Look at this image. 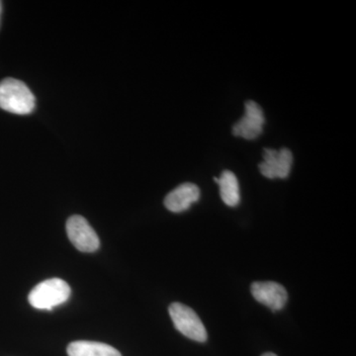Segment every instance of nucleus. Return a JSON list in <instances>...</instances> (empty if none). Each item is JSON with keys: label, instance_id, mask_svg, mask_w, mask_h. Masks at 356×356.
Here are the masks:
<instances>
[{"label": "nucleus", "instance_id": "obj_1", "mask_svg": "<svg viewBox=\"0 0 356 356\" xmlns=\"http://www.w3.org/2000/svg\"><path fill=\"white\" fill-rule=\"evenodd\" d=\"M36 99L23 81L6 79L0 81V108L17 115H28L34 111Z\"/></svg>", "mask_w": 356, "mask_h": 356}, {"label": "nucleus", "instance_id": "obj_2", "mask_svg": "<svg viewBox=\"0 0 356 356\" xmlns=\"http://www.w3.org/2000/svg\"><path fill=\"white\" fill-rule=\"evenodd\" d=\"M70 285L60 278H51L33 288L28 296L30 305L39 310H53L62 305L70 296Z\"/></svg>", "mask_w": 356, "mask_h": 356}, {"label": "nucleus", "instance_id": "obj_3", "mask_svg": "<svg viewBox=\"0 0 356 356\" xmlns=\"http://www.w3.org/2000/svg\"><path fill=\"white\" fill-rule=\"evenodd\" d=\"M168 312L175 329L184 336L198 343L207 341L208 334L202 321L191 308L181 303H172Z\"/></svg>", "mask_w": 356, "mask_h": 356}, {"label": "nucleus", "instance_id": "obj_4", "mask_svg": "<svg viewBox=\"0 0 356 356\" xmlns=\"http://www.w3.org/2000/svg\"><path fill=\"white\" fill-rule=\"evenodd\" d=\"M67 234L70 243L83 252H95L100 247V241L86 218L74 215L67 221Z\"/></svg>", "mask_w": 356, "mask_h": 356}, {"label": "nucleus", "instance_id": "obj_5", "mask_svg": "<svg viewBox=\"0 0 356 356\" xmlns=\"http://www.w3.org/2000/svg\"><path fill=\"white\" fill-rule=\"evenodd\" d=\"M245 110L243 118L234 125L233 134L243 139H257L262 133L266 123L264 111L257 102L252 100L245 103Z\"/></svg>", "mask_w": 356, "mask_h": 356}, {"label": "nucleus", "instance_id": "obj_6", "mask_svg": "<svg viewBox=\"0 0 356 356\" xmlns=\"http://www.w3.org/2000/svg\"><path fill=\"white\" fill-rule=\"evenodd\" d=\"M293 163L291 151L288 149H266L264 152V161L259 165V170L264 177L274 178H286L290 175Z\"/></svg>", "mask_w": 356, "mask_h": 356}, {"label": "nucleus", "instance_id": "obj_7", "mask_svg": "<svg viewBox=\"0 0 356 356\" xmlns=\"http://www.w3.org/2000/svg\"><path fill=\"white\" fill-rule=\"evenodd\" d=\"M250 291L257 302L273 311H280L286 305L287 291L280 283L273 281L254 282L250 287Z\"/></svg>", "mask_w": 356, "mask_h": 356}, {"label": "nucleus", "instance_id": "obj_8", "mask_svg": "<svg viewBox=\"0 0 356 356\" xmlns=\"http://www.w3.org/2000/svg\"><path fill=\"white\" fill-rule=\"evenodd\" d=\"M200 197V191L197 185L184 184L168 193L165 199L166 209L173 213L186 211L192 204L197 202Z\"/></svg>", "mask_w": 356, "mask_h": 356}, {"label": "nucleus", "instance_id": "obj_9", "mask_svg": "<svg viewBox=\"0 0 356 356\" xmlns=\"http://www.w3.org/2000/svg\"><path fill=\"white\" fill-rule=\"evenodd\" d=\"M69 356H122L116 348L98 341H76L67 346Z\"/></svg>", "mask_w": 356, "mask_h": 356}, {"label": "nucleus", "instance_id": "obj_10", "mask_svg": "<svg viewBox=\"0 0 356 356\" xmlns=\"http://www.w3.org/2000/svg\"><path fill=\"white\" fill-rule=\"evenodd\" d=\"M214 180L219 184L222 202L229 207H235L240 203V186H238V178L235 173L225 170L221 177H215Z\"/></svg>", "mask_w": 356, "mask_h": 356}, {"label": "nucleus", "instance_id": "obj_11", "mask_svg": "<svg viewBox=\"0 0 356 356\" xmlns=\"http://www.w3.org/2000/svg\"><path fill=\"white\" fill-rule=\"evenodd\" d=\"M262 356H277V355H274V353H264V355Z\"/></svg>", "mask_w": 356, "mask_h": 356}, {"label": "nucleus", "instance_id": "obj_12", "mask_svg": "<svg viewBox=\"0 0 356 356\" xmlns=\"http://www.w3.org/2000/svg\"><path fill=\"white\" fill-rule=\"evenodd\" d=\"M1 13H2V2L0 1V19H1Z\"/></svg>", "mask_w": 356, "mask_h": 356}]
</instances>
